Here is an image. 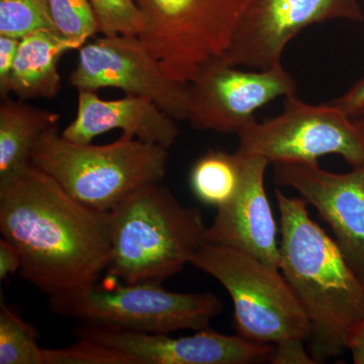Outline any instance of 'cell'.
<instances>
[{
	"label": "cell",
	"instance_id": "6da1fadb",
	"mask_svg": "<svg viewBox=\"0 0 364 364\" xmlns=\"http://www.w3.org/2000/svg\"><path fill=\"white\" fill-rule=\"evenodd\" d=\"M0 233L21 254L18 275L49 296L95 286L111 259V212L75 200L31 162L0 178Z\"/></svg>",
	"mask_w": 364,
	"mask_h": 364
},
{
	"label": "cell",
	"instance_id": "7a4b0ae2",
	"mask_svg": "<svg viewBox=\"0 0 364 364\" xmlns=\"http://www.w3.org/2000/svg\"><path fill=\"white\" fill-rule=\"evenodd\" d=\"M280 215L279 270L311 326V355L317 363L345 350L344 338L364 317V286L343 254L309 214L303 198L275 191Z\"/></svg>",
	"mask_w": 364,
	"mask_h": 364
},
{
	"label": "cell",
	"instance_id": "3957f363",
	"mask_svg": "<svg viewBox=\"0 0 364 364\" xmlns=\"http://www.w3.org/2000/svg\"><path fill=\"white\" fill-rule=\"evenodd\" d=\"M205 230L198 208L184 207L161 183L148 184L111 210L107 272L124 284H162L191 263Z\"/></svg>",
	"mask_w": 364,
	"mask_h": 364
},
{
	"label": "cell",
	"instance_id": "277c9868",
	"mask_svg": "<svg viewBox=\"0 0 364 364\" xmlns=\"http://www.w3.org/2000/svg\"><path fill=\"white\" fill-rule=\"evenodd\" d=\"M30 162L75 200L111 212L143 186L161 183L168 149L126 134L107 145L72 143L55 126L35 144Z\"/></svg>",
	"mask_w": 364,
	"mask_h": 364
},
{
	"label": "cell",
	"instance_id": "5b68a950",
	"mask_svg": "<svg viewBox=\"0 0 364 364\" xmlns=\"http://www.w3.org/2000/svg\"><path fill=\"white\" fill-rule=\"evenodd\" d=\"M49 308L79 324L141 333L200 331L223 311L213 293H176L154 282L97 284L73 293L49 296Z\"/></svg>",
	"mask_w": 364,
	"mask_h": 364
},
{
	"label": "cell",
	"instance_id": "8992f818",
	"mask_svg": "<svg viewBox=\"0 0 364 364\" xmlns=\"http://www.w3.org/2000/svg\"><path fill=\"white\" fill-rule=\"evenodd\" d=\"M191 264L226 289L234 304L235 329L242 338L277 345L310 337L308 317L279 268L208 242Z\"/></svg>",
	"mask_w": 364,
	"mask_h": 364
},
{
	"label": "cell",
	"instance_id": "52a82bcc",
	"mask_svg": "<svg viewBox=\"0 0 364 364\" xmlns=\"http://www.w3.org/2000/svg\"><path fill=\"white\" fill-rule=\"evenodd\" d=\"M145 20L144 45L170 77L189 83L221 59L246 0H133Z\"/></svg>",
	"mask_w": 364,
	"mask_h": 364
},
{
	"label": "cell",
	"instance_id": "ba28073f",
	"mask_svg": "<svg viewBox=\"0 0 364 364\" xmlns=\"http://www.w3.org/2000/svg\"><path fill=\"white\" fill-rule=\"evenodd\" d=\"M239 150L270 163L315 162L335 154L352 168L364 167V112L352 114L341 105H314L296 95L284 97V111L238 134Z\"/></svg>",
	"mask_w": 364,
	"mask_h": 364
},
{
	"label": "cell",
	"instance_id": "9c48e42d",
	"mask_svg": "<svg viewBox=\"0 0 364 364\" xmlns=\"http://www.w3.org/2000/svg\"><path fill=\"white\" fill-rule=\"evenodd\" d=\"M68 83L78 91L117 88L152 100L176 121L186 119L189 83L170 77L135 36H102L86 43Z\"/></svg>",
	"mask_w": 364,
	"mask_h": 364
},
{
	"label": "cell",
	"instance_id": "30bf717a",
	"mask_svg": "<svg viewBox=\"0 0 364 364\" xmlns=\"http://www.w3.org/2000/svg\"><path fill=\"white\" fill-rule=\"evenodd\" d=\"M331 20L363 21L358 0H246L222 58L228 65L268 70L282 65L289 43L308 26Z\"/></svg>",
	"mask_w": 364,
	"mask_h": 364
},
{
	"label": "cell",
	"instance_id": "8fae6325",
	"mask_svg": "<svg viewBox=\"0 0 364 364\" xmlns=\"http://www.w3.org/2000/svg\"><path fill=\"white\" fill-rule=\"evenodd\" d=\"M296 93V82L282 66L243 71L213 60L189 82L186 119L196 130L238 135L256 122L254 112L261 107Z\"/></svg>",
	"mask_w": 364,
	"mask_h": 364
},
{
	"label": "cell",
	"instance_id": "7c38bea8",
	"mask_svg": "<svg viewBox=\"0 0 364 364\" xmlns=\"http://www.w3.org/2000/svg\"><path fill=\"white\" fill-rule=\"evenodd\" d=\"M275 182L298 191L334 234L345 260L364 286V167L333 173L315 162L273 163Z\"/></svg>",
	"mask_w": 364,
	"mask_h": 364
},
{
	"label": "cell",
	"instance_id": "4fadbf2b",
	"mask_svg": "<svg viewBox=\"0 0 364 364\" xmlns=\"http://www.w3.org/2000/svg\"><path fill=\"white\" fill-rule=\"evenodd\" d=\"M77 338H87L127 354L135 364H251L269 361L274 346L214 331L210 327L191 336L141 333L79 324Z\"/></svg>",
	"mask_w": 364,
	"mask_h": 364
},
{
	"label": "cell",
	"instance_id": "5bb4252c",
	"mask_svg": "<svg viewBox=\"0 0 364 364\" xmlns=\"http://www.w3.org/2000/svg\"><path fill=\"white\" fill-rule=\"evenodd\" d=\"M237 151L242 167L238 191L217 208L214 221L205 230V242L242 251L279 269L277 228L264 186L270 162L259 155Z\"/></svg>",
	"mask_w": 364,
	"mask_h": 364
},
{
	"label": "cell",
	"instance_id": "9a60e30c",
	"mask_svg": "<svg viewBox=\"0 0 364 364\" xmlns=\"http://www.w3.org/2000/svg\"><path fill=\"white\" fill-rule=\"evenodd\" d=\"M176 122L148 98L126 95L105 100L95 91L79 90L77 114L61 135L72 143L90 144L107 132L121 130L169 149L179 136Z\"/></svg>",
	"mask_w": 364,
	"mask_h": 364
},
{
	"label": "cell",
	"instance_id": "2e32d148",
	"mask_svg": "<svg viewBox=\"0 0 364 364\" xmlns=\"http://www.w3.org/2000/svg\"><path fill=\"white\" fill-rule=\"evenodd\" d=\"M80 47L53 31L28 33L20 40L9 80V95L18 100H54L61 90L58 64L66 52Z\"/></svg>",
	"mask_w": 364,
	"mask_h": 364
},
{
	"label": "cell",
	"instance_id": "e0dca14e",
	"mask_svg": "<svg viewBox=\"0 0 364 364\" xmlns=\"http://www.w3.org/2000/svg\"><path fill=\"white\" fill-rule=\"evenodd\" d=\"M59 114L1 98L0 105V178L30 162L31 152L41 136L57 126Z\"/></svg>",
	"mask_w": 364,
	"mask_h": 364
},
{
	"label": "cell",
	"instance_id": "ac0fdd59",
	"mask_svg": "<svg viewBox=\"0 0 364 364\" xmlns=\"http://www.w3.org/2000/svg\"><path fill=\"white\" fill-rule=\"evenodd\" d=\"M241 155L210 150L191 168V191L200 202L220 208L231 200L241 181Z\"/></svg>",
	"mask_w": 364,
	"mask_h": 364
},
{
	"label": "cell",
	"instance_id": "d6986e66",
	"mask_svg": "<svg viewBox=\"0 0 364 364\" xmlns=\"http://www.w3.org/2000/svg\"><path fill=\"white\" fill-rule=\"evenodd\" d=\"M39 332L13 306L0 305V364H43Z\"/></svg>",
	"mask_w": 364,
	"mask_h": 364
},
{
	"label": "cell",
	"instance_id": "ffe728a7",
	"mask_svg": "<svg viewBox=\"0 0 364 364\" xmlns=\"http://www.w3.org/2000/svg\"><path fill=\"white\" fill-rule=\"evenodd\" d=\"M39 31L55 32L47 0H0V35L21 39Z\"/></svg>",
	"mask_w": 364,
	"mask_h": 364
},
{
	"label": "cell",
	"instance_id": "44dd1931",
	"mask_svg": "<svg viewBox=\"0 0 364 364\" xmlns=\"http://www.w3.org/2000/svg\"><path fill=\"white\" fill-rule=\"evenodd\" d=\"M55 32L82 47L100 33L88 0H47Z\"/></svg>",
	"mask_w": 364,
	"mask_h": 364
},
{
	"label": "cell",
	"instance_id": "7402d4cb",
	"mask_svg": "<svg viewBox=\"0 0 364 364\" xmlns=\"http://www.w3.org/2000/svg\"><path fill=\"white\" fill-rule=\"evenodd\" d=\"M102 36L140 37L146 23L133 0H88Z\"/></svg>",
	"mask_w": 364,
	"mask_h": 364
},
{
	"label": "cell",
	"instance_id": "603a6c76",
	"mask_svg": "<svg viewBox=\"0 0 364 364\" xmlns=\"http://www.w3.org/2000/svg\"><path fill=\"white\" fill-rule=\"evenodd\" d=\"M43 364H135L123 352L87 338L63 348H44Z\"/></svg>",
	"mask_w": 364,
	"mask_h": 364
},
{
	"label": "cell",
	"instance_id": "cb8c5ba5",
	"mask_svg": "<svg viewBox=\"0 0 364 364\" xmlns=\"http://www.w3.org/2000/svg\"><path fill=\"white\" fill-rule=\"evenodd\" d=\"M20 40L9 36L0 35V97H11L9 91V80L16 53H18Z\"/></svg>",
	"mask_w": 364,
	"mask_h": 364
},
{
	"label": "cell",
	"instance_id": "d4e9b609",
	"mask_svg": "<svg viewBox=\"0 0 364 364\" xmlns=\"http://www.w3.org/2000/svg\"><path fill=\"white\" fill-rule=\"evenodd\" d=\"M303 342L301 340H291V341L275 345L269 363L273 364L318 363L315 358L306 351Z\"/></svg>",
	"mask_w": 364,
	"mask_h": 364
},
{
	"label": "cell",
	"instance_id": "484cf974",
	"mask_svg": "<svg viewBox=\"0 0 364 364\" xmlns=\"http://www.w3.org/2000/svg\"><path fill=\"white\" fill-rule=\"evenodd\" d=\"M21 257L18 249L6 239H0V280L6 282L11 275L20 272Z\"/></svg>",
	"mask_w": 364,
	"mask_h": 364
},
{
	"label": "cell",
	"instance_id": "4316f807",
	"mask_svg": "<svg viewBox=\"0 0 364 364\" xmlns=\"http://www.w3.org/2000/svg\"><path fill=\"white\" fill-rule=\"evenodd\" d=\"M345 348L350 351L355 364H364V317L354 322L347 330L344 338Z\"/></svg>",
	"mask_w": 364,
	"mask_h": 364
},
{
	"label": "cell",
	"instance_id": "83f0119b",
	"mask_svg": "<svg viewBox=\"0 0 364 364\" xmlns=\"http://www.w3.org/2000/svg\"><path fill=\"white\" fill-rule=\"evenodd\" d=\"M335 104L341 105L352 114L364 112V78L359 80L350 90L344 93L338 100H333Z\"/></svg>",
	"mask_w": 364,
	"mask_h": 364
},
{
	"label": "cell",
	"instance_id": "f1b7e54d",
	"mask_svg": "<svg viewBox=\"0 0 364 364\" xmlns=\"http://www.w3.org/2000/svg\"><path fill=\"white\" fill-rule=\"evenodd\" d=\"M363 1H364V0H363Z\"/></svg>",
	"mask_w": 364,
	"mask_h": 364
}]
</instances>
